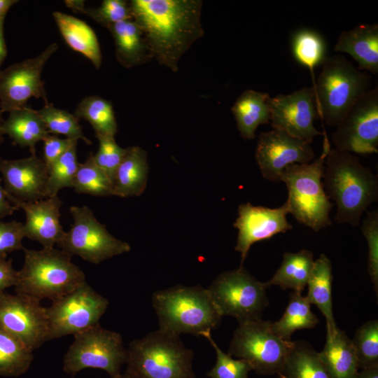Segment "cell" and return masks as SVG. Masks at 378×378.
<instances>
[{"mask_svg": "<svg viewBox=\"0 0 378 378\" xmlns=\"http://www.w3.org/2000/svg\"><path fill=\"white\" fill-rule=\"evenodd\" d=\"M58 48L56 43H50L37 56L0 70V108L3 113L26 106L31 97L48 103L41 74Z\"/></svg>", "mask_w": 378, "mask_h": 378, "instance_id": "5bb4252c", "label": "cell"}, {"mask_svg": "<svg viewBox=\"0 0 378 378\" xmlns=\"http://www.w3.org/2000/svg\"><path fill=\"white\" fill-rule=\"evenodd\" d=\"M271 99L268 93L253 90H246L237 98L231 111L243 139H254L258 126L270 122Z\"/></svg>", "mask_w": 378, "mask_h": 378, "instance_id": "603a6c76", "label": "cell"}, {"mask_svg": "<svg viewBox=\"0 0 378 378\" xmlns=\"http://www.w3.org/2000/svg\"><path fill=\"white\" fill-rule=\"evenodd\" d=\"M211 344L216 354V362L212 369L206 374L210 378H248L250 365L244 360L234 359L232 356L223 352L214 340L211 332L201 334Z\"/></svg>", "mask_w": 378, "mask_h": 378, "instance_id": "ab89813d", "label": "cell"}, {"mask_svg": "<svg viewBox=\"0 0 378 378\" xmlns=\"http://www.w3.org/2000/svg\"><path fill=\"white\" fill-rule=\"evenodd\" d=\"M43 161L48 168L66 151L71 148L77 146L78 140L75 139H61L55 135L50 134L43 140Z\"/></svg>", "mask_w": 378, "mask_h": 378, "instance_id": "ee69618b", "label": "cell"}, {"mask_svg": "<svg viewBox=\"0 0 378 378\" xmlns=\"http://www.w3.org/2000/svg\"><path fill=\"white\" fill-rule=\"evenodd\" d=\"M318 356L330 378H355L358 373L351 340L338 328L334 333L327 332L324 348Z\"/></svg>", "mask_w": 378, "mask_h": 378, "instance_id": "cb8c5ba5", "label": "cell"}, {"mask_svg": "<svg viewBox=\"0 0 378 378\" xmlns=\"http://www.w3.org/2000/svg\"><path fill=\"white\" fill-rule=\"evenodd\" d=\"M319 322L311 310V303L307 296L293 291L282 317L272 322V330L281 338L290 341L292 334L297 330L312 328Z\"/></svg>", "mask_w": 378, "mask_h": 378, "instance_id": "4dcf8cb0", "label": "cell"}, {"mask_svg": "<svg viewBox=\"0 0 378 378\" xmlns=\"http://www.w3.org/2000/svg\"><path fill=\"white\" fill-rule=\"evenodd\" d=\"M24 238L23 223L16 220L0 222V258H6L13 251L24 250Z\"/></svg>", "mask_w": 378, "mask_h": 378, "instance_id": "7bdbcfd3", "label": "cell"}, {"mask_svg": "<svg viewBox=\"0 0 378 378\" xmlns=\"http://www.w3.org/2000/svg\"><path fill=\"white\" fill-rule=\"evenodd\" d=\"M1 181L0 178V222L5 217L12 215L15 211L20 209L7 197L6 191L1 186Z\"/></svg>", "mask_w": 378, "mask_h": 378, "instance_id": "bcb514c9", "label": "cell"}, {"mask_svg": "<svg viewBox=\"0 0 378 378\" xmlns=\"http://www.w3.org/2000/svg\"><path fill=\"white\" fill-rule=\"evenodd\" d=\"M6 193L8 200L25 213L26 220L23 223L24 237L39 242L43 248H52L57 245L65 234L59 221L62 201L59 197L23 202Z\"/></svg>", "mask_w": 378, "mask_h": 378, "instance_id": "ffe728a7", "label": "cell"}, {"mask_svg": "<svg viewBox=\"0 0 378 378\" xmlns=\"http://www.w3.org/2000/svg\"><path fill=\"white\" fill-rule=\"evenodd\" d=\"M321 155L307 164L287 166L280 175V181L288 190L286 203L289 214L301 224L318 232L332 225L330 212L334 204L327 196L323 185V174L330 144L326 133Z\"/></svg>", "mask_w": 378, "mask_h": 378, "instance_id": "277c9868", "label": "cell"}, {"mask_svg": "<svg viewBox=\"0 0 378 378\" xmlns=\"http://www.w3.org/2000/svg\"><path fill=\"white\" fill-rule=\"evenodd\" d=\"M322 178L327 196L337 205V223L358 226L363 213L377 201V176L353 153L330 148Z\"/></svg>", "mask_w": 378, "mask_h": 378, "instance_id": "7a4b0ae2", "label": "cell"}, {"mask_svg": "<svg viewBox=\"0 0 378 378\" xmlns=\"http://www.w3.org/2000/svg\"><path fill=\"white\" fill-rule=\"evenodd\" d=\"M114 378H134V377L125 372L123 374H120V375Z\"/></svg>", "mask_w": 378, "mask_h": 378, "instance_id": "816d5d0a", "label": "cell"}, {"mask_svg": "<svg viewBox=\"0 0 378 378\" xmlns=\"http://www.w3.org/2000/svg\"><path fill=\"white\" fill-rule=\"evenodd\" d=\"M74 115L88 121L96 136H115L118 125L111 103L99 96L85 97L78 104Z\"/></svg>", "mask_w": 378, "mask_h": 378, "instance_id": "1f68e13d", "label": "cell"}, {"mask_svg": "<svg viewBox=\"0 0 378 378\" xmlns=\"http://www.w3.org/2000/svg\"><path fill=\"white\" fill-rule=\"evenodd\" d=\"M37 111L49 134H63L66 138L81 139L88 145L92 144L83 134L79 119L75 115L56 108L49 102Z\"/></svg>", "mask_w": 378, "mask_h": 378, "instance_id": "d590c367", "label": "cell"}, {"mask_svg": "<svg viewBox=\"0 0 378 378\" xmlns=\"http://www.w3.org/2000/svg\"><path fill=\"white\" fill-rule=\"evenodd\" d=\"M22 269L18 271L15 293L41 301L59 299L86 282L82 270L62 249L43 248L24 250Z\"/></svg>", "mask_w": 378, "mask_h": 378, "instance_id": "3957f363", "label": "cell"}, {"mask_svg": "<svg viewBox=\"0 0 378 378\" xmlns=\"http://www.w3.org/2000/svg\"><path fill=\"white\" fill-rule=\"evenodd\" d=\"M73 10L83 13L102 26L108 28L111 25L132 18L130 2L125 0H104L95 8H87L83 1H65Z\"/></svg>", "mask_w": 378, "mask_h": 378, "instance_id": "8d00e7d4", "label": "cell"}, {"mask_svg": "<svg viewBox=\"0 0 378 378\" xmlns=\"http://www.w3.org/2000/svg\"><path fill=\"white\" fill-rule=\"evenodd\" d=\"M147 153L139 146L127 148L113 181V195L121 197L141 195L148 181Z\"/></svg>", "mask_w": 378, "mask_h": 378, "instance_id": "d4e9b609", "label": "cell"}, {"mask_svg": "<svg viewBox=\"0 0 378 378\" xmlns=\"http://www.w3.org/2000/svg\"><path fill=\"white\" fill-rule=\"evenodd\" d=\"M109 304L87 281L46 307L47 342L76 335L99 323Z\"/></svg>", "mask_w": 378, "mask_h": 378, "instance_id": "7c38bea8", "label": "cell"}, {"mask_svg": "<svg viewBox=\"0 0 378 378\" xmlns=\"http://www.w3.org/2000/svg\"><path fill=\"white\" fill-rule=\"evenodd\" d=\"M361 232L368 246V273L377 295L378 290V211H367Z\"/></svg>", "mask_w": 378, "mask_h": 378, "instance_id": "b9f144b4", "label": "cell"}, {"mask_svg": "<svg viewBox=\"0 0 378 378\" xmlns=\"http://www.w3.org/2000/svg\"><path fill=\"white\" fill-rule=\"evenodd\" d=\"M152 304L159 329L178 335L201 336L215 329L222 318L207 290L200 286L176 285L157 290L152 295Z\"/></svg>", "mask_w": 378, "mask_h": 378, "instance_id": "5b68a950", "label": "cell"}, {"mask_svg": "<svg viewBox=\"0 0 378 378\" xmlns=\"http://www.w3.org/2000/svg\"><path fill=\"white\" fill-rule=\"evenodd\" d=\"M315 154L310 144L283 130L273 129L259 134L255 160L263 178L280 181L283 170L293 164H307Z\"/></svg>", "mask_w": 378, "mask_h": 378, "instance_id": "2e32d148", "label": "cell"}, {"mask_svg": "<svg viewBox=\"0 0 378 378\" xmlns=\"http://www.w3.org/2000/svg\"><path fill=\"white\" fill-rule=\"evenodd\" d=\"M278 374L280 378H330L318 353L304 341L293 342Z\"/></svg>", "mask_w": 378, "mask_h": 378, "instance_id": "f546056e", "label": "cell"}, {"mask_svg": "<svg viewBox=\"0 0 378 378\" xmlns=\"http://www.w3.org/2000/svg\"><path fill=\"white\" fill-rule=\"evenodd\" d=\"M192 359L180 335L158 329L129 344L125 372L134 378H195Z\"/></svg>", "mask_w": 378, "mask_h": 378, "instance_id": "8992f818", "label": "cell"}, {"mask_svg": "<svg viewBox=\"0 0 378 378\" xmlns=\"http://www.w3.org/2000/svg\"><path fill=\"white\" fill-rule=\"evenodd\" d=\"M288 214L286 202L277 208L254 206L249 202L239 204L238 216L233 225L238 230L234 249L241 254V266L254 243L293 228L287 220Z\"/></svg>", "mask_w": 378, "mask_h": 378, "instance_id": "ac0fdd59", "label": "cell"}, {"mask_svg": "<svg viewBox=\"0 0 378 378\" xmlns=\"http://www.w3.org/2000/svg\"><path fill=\"white\" fill-rule=\"evenodd\" d=\"M33 351L0 327V375L18 377L25 373L33 361Z\"/></svg>", "mask_w": 378, "mask_h": 378, "instance_id": "d6a6232c", "label": "cell"}, {"mask_svg": "<svg viewBox=\"0 0 378 378\" xmlns=\"http://www.w3.org/2000/svg\"><path fill=\"white\" fill-rule=\"evenodd\" d=\"M239 323L227 354L246 360L259 374H279L293 342L275 334L271 321L260 318Z\"/></svg>", "mask_w": 378, "mask_h": 378, "instance_id": "9c48e42d", "label": "cell"}, {"mask_svg": "<svg viewBox=\"0 0 378 378\" xmlns=\"http://www.w3.org/2000/svg\"><path fill=\"white\" fill-rule=\"evenodd\" d=\"M314 263V254L309 250L286 252L280 267L265 284L267 288L278 286L284 290L302 293L307 285Z\"/></svg>", "mask_w": 378, "mask_h": 378, "instance_id": "f1b7e54d", "label": "cell"}, {"mask_svg": "<svg viewBox=\"0 0 378 378\" xmlns=\"http://www.w3.org/2000/svg\"><path fill=\"white\" fill-rule=\"evenodd\" d=\"M318 117L313 87H304L288 94H277L271 99L270 122L273 129L311 143L323 135L314 127Z\"/></svg>", "mask_w": 378, "mask_h": 378, "instance_id": "e0dca14e", "label": "cell"}, {"mask_svg": "<svg viewBox=\"0 0 378 378\" xmlns=\"http://www.w3.org/2000/svg\"><path fill=\"white\" fill-rule=\"evenodd\" d=\"M2 111L0 108V145L3 143L4 139V132H3V124L4 122V120L2 117Z\"/></svg>", "mask_w": 378, "mask_h": 378, "instance_id": "f907efd6", "label": "cell"}, {"mask_svg": "<svg viewBox=\"0 0 378 378\" xmlns=\"http://www.w3.org/2000/svg\"><path fill=\"white\" fill-rule=\"evenodd\" d=\"M17 2L16 0H0V21L4 20L7 12Z\"/></svg>", "mask_w": 378, "mask_h": 378, "instance_id": "c3c4849f", "label": "cell"}, {"mask_svg": "<svg viewBox=\"0 0 378 378\" xmlns=\"http://www.w3.org/2000/svg\"><path fill=\"white\" fill-rule=\"evenodd\" d=\"M359 368L378 366V321L372 319L360 326L351 340Z\"/></svg>", "mask_w": 378, "mask_h": 378, "instance_id": "74e56055", "label": "cell"}, {"mask_svg": "<svg viewBox=\"0 0 378 378\" xmlns=\"http://www.w3.org/2000/svg\"><path fill=\"white\" fill-rule=\"evenodd\" d=\"M355 378H378V366L362 370Z\"/></svg>", "mask_w": 378, "mask_h": 378, "instance_id": "681fc988", "label": "cell"}, {"mask_svg": "<svg viewBox=\"0 0 378 378\" xmlns=\"http://www.w3.org/2000/svg\"><path fill=\"white\" fill-rule=\"evenodd\" d=\"M265 283L257 280L243 266L220 274L206 288L221 316L239 323L260 319L267 306Z\"/></svg>", "mask_w": 378, "mask_h": 378, "instance_id": "30bf717a", "label": "cell"}, {"mask_svg": "<svg viewBox=\"0 0 378 378\" xmlns=\"http://www.w3.org/2000/svg\"><path fill=\"white\" fill-rule=\"evenodd\" d=\"M8 113L3 124L4 134L9 136L14 144L28 147L31 154L36 155V144L49 134L38 111L24 106Z\"/></svg>", "mask_w": 378, "mask_h": 378, "instance_id": "4316f807", "label": "cell"}, {"mask_svg": "<svg viewBox=\"0 0 378 378\" xmlns=\"http://www.w3.org/2000/svg\"><path fill=\"white\" fill-rule=\"evenodd\" d=\"M78 194L96 197L113 195V183L108 175L95 163L92 154L80 163L73 181V188Z\"/></svg>", "mask_w": 378, "mask_h": 378, "instance_id": "e575fe53", "label": "cell"}, {"mask_svg": "<svg viewBox=\"0 0 378 378\" xmlns=\"http://www.w3.org/2000/svg\"><path fill=\"white\" fill-rule=\"evenodd\" d=\"M334 50L350 55L358 63V69L377 74L378 24H361L341 32Z\"/></svg>", "mask_w": 378, "mask_h": 378, "instance_id": "44dd1931", "label": "cell"}, {"mask_svg": "<svg viewBox=\"0 0 378 378\" xmlns=\"http://www.w3.org/2000/svg\"><path fill=\"white\" fill-rule=\"evenodd\" d=\"M18 276V271L13 267L12 260L0 258V293L10 286H15Z\"/></svg>", "mask_w": 378, "mask_h": 378, "instance_id": "f6af8a7d", "label": "cell"}, {"mask_svg": "<svg viewBox=\"0 0 378 378\" xmlns=\"http://www.w3.org/2000/svg\"><path fill=\"white\" fill-rule=\"evenodd\" d=\"M96 136L99 141V149L95 155H92L94 161L113 183L116 170L126 154L127 148L119 146L114 136Z\"/></svg>", "mask_w": 378, "mask_h": 378, "instance_id": "60d3db41", "label": "cell"}, {"mask_svg": "<svg viewBox=\"0 0 378 378\" xmlns=\"http://www.w3.org/2000/svg\"><path fill=\"white\" fill-rule=\"evenodd\" d=\"M25 295L0 293V327L32 351L47 342L46 307Z\"/></svg>", "mask_w": 378, "mask_h": 378, "instance_id": "9a60e30c", "label": "cell"}, {"mask_svg": "<svg viewBox=\"0 0 378 378\" xmlns=\"http://www.w3.org/2000/svg\"><path fill=\"white\" fill-rule=\"evenodd\" d=\"M291 50L295 60L313 71L326 58L327 46L323 36L317 31L303 28L292 36Z\"/></svg>", "mask_w": 378, "mask_h": 378, "instance_id": "836d02e7", "label": "cell"}, {"mask_svg": "<svg viewBox=\"0 0 378 378\" xmlns=\"http://www.w3.org/2000/svg\"><path fill=\"white\" fill-rule=\"evenodd\" d=\"M108 29L114 40L116 60L122 66L132 68L153 59L144 33L133 19L115 23Z\"/></svg>", "mask_w": 378, "mask_h": 378, "instance_id": "7402d4cb", "label": "cell"}, {"mask_svg": "<svg viewBox=\"0 0 378 378\" xmlns=\"http://www.w3.org/2000/svg\"><path fill=\"white\" fill-rule=\"evenodd\" d=\"M4 21H0V67L4 61L6 55V46L4 35Z\"/></svg>", "mask_w": 378, "mask_h": 378, "instance_id": "7dc6e473", "label": "cell"}, {"mask_svg": "<svg viewBox=\"0 0 378 378\" xmlns=\"http://www.w3.org/2000/svg\"><path fill=\"white\" fill-rule=\"evenodd\" d=\"M69 212L74 223L57 246L70 255L99 264L130 251V245L110 234L88 206H72Z\"/></svg>", "mask_w": 378, "mask_h": 378, "instance_id": "8fae6325", "label": "cell"}, {"mask_svg": "<svg viewBox=\"0 0 378 378\" xmlns=\"http://www.w3.org/2000/svg\"><path fill=\"white\" fill-rule=\"evenodd\" d=\"M314 85L318 117L337 127L371 86V76L342 55L326 57Z\"/></svg>", "mask_w": 378, "mask_h": 378, "instance_id": "52a82bcc", "label": "cell"}, {"mask_svg": "<svg viewBox=\"0 0 378 378\" xmlns=\"http://www.w3.org/2000/svg\"><path fill=\"white\" fill-rule=\"evenodd\" d=\"M52 16L68 46L86 57L97 69H99L102 56L94 30L85 22L66 13L55 11Z\"/></svg>", "mask_w": 378, "mask_h": 378, "instance_id": "484cf974", "label": "cell"}, {"mask_svg": "<svg viewBox=\"0 0 378 378\" xmlns=\"http://www.w3.org/2000/svg\"><path fill=\"white\" fill-rule=\"evenodd\" d=\"M332 135L335 148L370 155L378 152V88L368 90L349 109Z\"/></svg>", "mask_w": 378, "mask_h": 378, "instance_id": "4fadbf2b", "label": "cell"}, {"mask_svg": "<svg viewBox=\"0 0 378 378\" xmlns=\"http://www.w3.org/2000/svg\"><path fill=\"white\" fill-rule=\"evenodd\" d=\"M0 173L4 190L14 198L34 202L47 197L48 170L36 155L18 160L0 157Z\"/></svg>", "mask_w": 378, "mask_h": 378, "instance_id": "d6986e66", "label": "cell"}, {"mask_svg": "<svg viewBox=\"0 0 378 378\" xmlns=\"http://www.w3.org/2000/svg\"><path fill=\"white\" fill-rule=\"evenodd\" d=\"M133 20L144 33L153 56L172 72L204 31L201 0H131Z\"/></svg>", "mask_w": 378, "mask_h": 378, "instance_id": "6da1fadb", "label": "cell"}, {"mask_svg": "<svg viewBox=\"0 0 378 378\" xmlns=\"http://www.w3.org/2000/svg\"><path fill=\"white\" fill-rule=\"evenodd\" d=\"M332 263L325 253L314 260L308 281L307 298L315 304L326 319L327 332L334 333L337 328L333 316L332 302Z\"/></svg>", "mask_w": 378, "mask_h": 378, "instance_id": "83f0119b", "label": "cell"}, {"mask_svg": "<svg viewBox=\"0 0 378 378\" xmlns=\"http://www.w3.org/2000/svg\"><path fill=\"white\" fill-rule=\"evenodd\" d=\"M79 162L76 146L62 154L49 168L47 183V197L57 196L64 188H73V181Z\"/></svg>", "mask_w": 378, "mask_h": 378, "instance_id": "f35d334b", "label": "cell"}, {"mask_svg": "<svg viewBox=\"0 0 378 378\" xmlns=\"http://www.w3.org/2000/svg\"><path fill=\"white\" fill-rule=\"evenodd\" d=\"M64 357L63 370L71 375L85 368L106 371L111 378L121 374L127 349L120 333L103 328L99 323L74 335Z\"/></svg>", "mask_w": 378, "mask_h": 378, "instance_id": "ba28073f", "label": "cell"}]
</instances>
